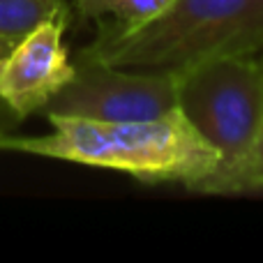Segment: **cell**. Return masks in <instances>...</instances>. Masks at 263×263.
<instances>
[{
	"label": "cell",
	"instance_id": "cell-4",
	"mask_svg": "<svg viewBox=\"0 0 263 263\" xmlns=\"http://www.w3.org/2000/svg\"><path fill=\"white\" fill-rule=\"evenodd\" d=\"M178 109L176 74L164 69L111 67L86 49L77 55L74 77L42 109L44 116L139 123Z\"/></svg>",
	"mask_w": 263,
	"mask_h": 263
},
{
	"label": "cell",
	"instance_id": "cell-3",
	"mask_svg": "<svg viewBox=\"0 0 263 263\" xmlns=\"http://www.w3.org/2000/svg\"><path fill=\"white\" fill-rule=\"evenodd\" d=\"M178 111L219 155V166L194 192L224 194L245 166L263 125V69L256 55H219L178 69Z\"/></svg>",
	"mask_w": 263,
	"mask_h": 263
},
{
	"label": "cell",
	"instance_id": "cell-1",
	"mask_svg": "<svg viewBox=\"0 0 263 263\" xmlns=\"http://www.w3.org/2000/svg\"><path fill=\"white\" fill-rule=\"evenodd\" d=\"M53 132L44 136L9 134L0 150L65 159L120 171L141 182H182L194 192L219 166V155L192 127L180 111L157 120H104L46 116Z\"/></svg>",
	"mask_w": 263,
	"mask_h": 263
},
{
	"label": "cell",
	"instance_id": "cell-8",
	"mask_svg": "<svg viewBox=\"0 0 263 263\" xmlns=\"http://www.w3.org/2000/svg\"><path fill=\"white\" fill-rule=\"evenodd\" d=\"M259 63L263 69V49L259 53ZM242 192H263V125H261L259 141L254 145V153L250 155L245 166L224 187V194H242Z\"/></svg>",
	"mask_w": 263,
	"mask_h": 263
},
{
	"label": "cell",
	"instance_id": "cell-6",
	"mask_svg": "<svg viewBox=\"0 0 263 263\" xmlns=\"http://www.w3.org/2000/svg\"><path fill=\"white\" fill-rule=\"evenodd\" d=\"M60 12H67L65 0H0V40L16 44Z\"/></svg>",
	"mask_w": 263,
	"mask_h": 263
},
{
	"label": "cell",
	"instance_id": "cell-5",
	"mask_svg": "<svg viewBox=\"0 0 263 263\" xmlns=\"http://www.w3.org/2000/svg\"><path fill=\"white\" fill-rule=\"evenodd\" d=\"M67 18L69 9L46 18L0 60V97L21 120L44 109L74 77L63 37Z\"/></svg>",
	"mask_w": 263,
	"mask_h": 263
},
{
	"label": "cell",
	"instance_id": "cell-7",
	"mask_svg": "<svg viewBox=\"0 0 263 263\" xmlns=\"http://www.w3.org/2000/svg\"><path fill=\"white\" fill-rule=\"evenodd\" d=\"M168 0H74L81 16L92 18L100 26L132 28L148 21L164 9Z\"/></svg>",
	"mask_w": 263,
	"mask_h": 263
},
{
	"label": "cell",
	"instance_id": "cell-9",
	"mask_svg": "<svg viewBox=\"0 0 263 263\" xmlns=\"http://www.w3.org/2000/svg\"><path fill=\"white\" fill-rule=\"evenodd\" d=\"M12 46H14V44H9V42H3V40H0V60H3L5 55L9 53V49H12ZM18 120H21V118H18V116L14 114V111L3 102V97H0V141H3L5 136L12 134L14 127L18 125Z\"/></svg>",
	"mask_w": 263,
	"mask_h": 263
},
{
	"label": "cell",
	"instance_id": "cell-2",
	"mask_svg": "<svg viewBox=\"0 0 263 263\" xmlns=\"http://www.w3.org/2000/svg\"><path fill=\"white\" fill-rule=\"evenodd\" d=\"M263 49V0H168L132 28L100 26L88 53L111 67L178 69Z\"/></svg>",
	"mask_w": 263,
	"mask_h": 263
}]
</instances>
